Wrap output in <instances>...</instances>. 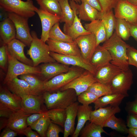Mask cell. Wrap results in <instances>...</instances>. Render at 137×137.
I'll return each mask as SVG.
<instances>
[{"instance_id":"1","label":"cell","mask_w":137,"mask_h":137,"mask_svg":"<svg viewBox=\"0 0 137 137\" xmlns=\"http://www.w3.org/2000/svg\"><path fill=\"white\" fill-rule=\"evenodd\" d=\"M102 46L109 52L112 58L111 63L123 70L129 68L127 52L130 45L118 36L115 31L104 42Z\"/></svg>"},{"instance_id":"2","label":"cell","mask_w":137,"mask_h":137,"mask_svg":"<svg viewBox=\"0 0 137 137\" xmlns=\"http://www.w3.org/2000/svg\"><path fill=\"white\" fill-rule=\"evenodd\" d=\"M77 95L73 89L56 92L45 91L43 94L44 104L47 110L55 109H66L77 101Z\"/></svg>"},{"instance_id":"3","label":"cell","mask_w":137,"mask_h":137,"mask_svg":"<svg viewBox=\"0 0 137 137\" xmlns=\"http://www.w3.org/2000/svg\"><path fill=\"white\" fill-rule=\"evenodd\" d=\"M31 33L32 40L27 54L32 60L33 66L37 67L42 63L56 62L50 55V51L48 45L38 37L35 31H32Z\"/></svg>"},{"instance_id":"4","label":"cell","mask_w":137,"mask_h":137,"mask_svg":"<svg viewBox=\"0 0 137 137\" xmlns=\"http://www.w3.org/2000/svg\"><path fill=\"white\" fill-rule=\"evenodd\" d=\"M0 6L8 12L28 18L33 16L38 9L32 0H0Z\"/></svg>"},{"instance_id":"5","label":"cell","mask_w":137,"mask_h":137,"mask_svg":"<svg viewBox=\"0 0 137 137\" xmlns=\"http://www.w3.org/2000/svg\"><path fill=\"white\" fill-rule=\"evenodd\" d=\"M85 70L81 67L73 66L67 72L60 74L44 84L45 91L53 92L59 90L62 87L81 75Z\"/></svg>"},{"instance_id":"6","label":"cell","mask_w":137,"mask_h":137,"mask_svg":"<svg viewBox=\"0 0 137 137\" xmlns=\"http://www.w3.org/2000/svg\"><path fill=\"white\" fill-rule=\"evenodd\" d=\"M7 54L8 67L7 73L3 81V84H5L8 82L21 75L27 74H40L39 67L29 65L19 61L11 56L7 50Z\"/></svg>"},{"instance_id":"7","label":"cell","mask_w":137,"mask_h":137,"mask_svg":"<svg viewBox=\"0 0 137 137\" xmlns=\"http://www.w3.org/2000/svg\"><path fill=\"white\" fill-rule=\"evenodd\" d=\"M133 74L129 68L123 70L113 79L110 86L112 93L119 94L129 96L128 91L133 83Z\"/></svg>"},{"instance_id":"8","label":"cell","mask_w":137,"mask_h":137,"mask_svg":"<svg viewBox=\"0 0 137 137\" xmlns=\"http://www.w3.org/2000/svg\"><path fill=\"white\" fill-rule=\"evenodd\" d=\"M7 15L14 25L16 31L15 38L26 46H30L32 38L28 24L29 18L13 13L8 12Z\"/></svg>"},{"instance_id":"9","label":"cell","mask_w":137,"mask_h":137,"mask_svg":"<svg viewBox=\"0 0 137 137\" xmlns=\"http://www.w3.org/2000/svg\"><path fill=\"white\" fill-rule=\"evenodd\" d=\"M114 9L116 18L124 19L131 24H137V6L127 0H118Z\"/></svg>"},{"instance_id":"10","label":"cell","mask_w":137,"mask_h":137,"mask_svg":"<svg viewBox=\"0 0 137 137\" xmlns=\"http://www.w3.org/2000/svg\"><path fill=\"white\" fill-rule=\"evenodd\" d=\"M97 81L94 75L89 71L85 70L79 76L62 87L59 90L63 91L73 89L77 96L87 91L93 83Z\"/></svg>"},{"instance_id":"11","label":"cell","mask_w":137,"mask_h":137,"mask_svg":"<svg viewBox=\"0 0 137 137\" xmlns=\"http://www.w3.org/2000/svg\"><path fill=\"white\" fill-rule=\"evenodd\" d=\"M50 56L57 62L65 65L81 67L90 72L94 75L97 69L86 61L82 56L65 55L50 52Z\"/></svg>"},{"instance_id":"12","label":"cell","mask_w":137,"mask_h":137,"mask_svg":"<svg viewBox=\"0 0 137 137\" xmlns=\"http://www.w3.org/2000/svg\"><path fill=\"white\" fill-rule=\"evenodd\" d=\"M20 97L22 99L21 109L27 113H41L47 110L43 107L44 103L43 94L39 95L26 94Z\"/></svg>"},{"instance_id":"13","label":"cell","mask_w":137,"mask_h":137,"mask_svg":"<svg viewBox=\"0 0 137 137\" xmlns=\"http://www.w3.org/2000/svg\"><path fill=\"white\" fill-rule=\"evenodd\" d=\"M74 41L79 48L83 59L90 63L92 57L96 47V40L95 35L91 33L81 36Z\"/></svg>"},{"instance_id":"14","label":"cell","mask_w":137,"mask_h":137,"mask_svg":"<svg viewBox=\"0 0 137 137\" xmlns=\"http://www.w3.org/2000/svg\"><path fill=\"white\" fill-rule=\"evenodd\" d=\"M46 42L50 52L65 55L82 57L80 49L74 41L66 42L49 39Z\"/></svg>"},{"instance_id":"15","label":"cell","mask_w":137,"mask_h":137,"mask_svg":"<svg viewBox=\"0 0 137 137\" xmlns=\"http://www.w3.org/2000/svg\"><path fill=\"white\" fill-rule=\"evenodd\" d=\"M36 12L40 19L42 27L41 39L46 42L49 39V31L57 23L60 22L61 16L51 14L40 8L37 9Z\"/></svg>"},{"instance_id":"16","label":"cell","mask_w":137,"mask_h":137,"mask_svg":"<svg viewBox=\"0 0 137 137\" xmlns=\"http://www.w3.org/2000/svg\"><path fill=\"white\" fill-rule=\"evenodd\" d=\"M79 4L75 1L70 0V4L71 7L74 8L77 14L81 20L85 21H90L99 19L100 12L89 5L84 0H81Z\"/></svg>"},{"instance_id":"17","label":"cell","mask_w":137,"mask_h":137,"mask_svg":"<svg viewBox=\"0 0 137 137\" xmlns=\"http://www.w3.org/2000/svg\"><path fill=\"white\" fill-rule=\"evenodd\" d=\"M21 97L12 93L7 87H1L0 106L15 112L21 109Z\"/></svg>"},{"instance_id":"18","label":"cell","mask_w":137,"mask_h":137,"mask_svg":"<svg viewBox=\"0 0 137 137\" xmlns=\"http://www.w3.org/2000/svg\"><path fill=\"white\" fill-rule=\"evenodd\" d=\"M121 111L119 106H110L100 108L92 111L89 121L103 128L105 122L110 117Z\"/></svg>"},{"instance_id":"19","label":"cell","mask_w":137,"mask_h":137,"mask_svg":"<svg viewBox=\"0 0 137 137\" xmlns=\"http://www.w3.org/2000/svg\"><path fill=\"white\" fill-rule=\"evenodd\" d=\"M69 65L56 62L45 63L39 67L42 80L46 81L62 73L67 72L70 67Z\"/></svg>"},{"instance_id":"20","label":"cell","mask_w":137,"mask_h":137,"mask_svg":"<svg viewBox=\"0 0 137 137\" xmlns=\"http://www.w3.org/2000/svg\"><path fill=\"white\" fill-rule=\"evenodd\" d=\"M123 70L110 62L97 69L94 77L97 82L110 85L113 79Z\"/></svg>"},{"instance_id":"21","label":"cell","mask_w":137,"mask_h":137,"mask_svg":"<svg viewBox=\"0 0 137 137\" xmlns=\"http://www.w3.org/2000/svg\"><path fill=\"white\" fill-rule=\"evenodd\" d=\"M26 46L15 38L7 45V50L12 57L25 64L33 66L32 60L28 58L24 53V49Z\"/></svg>"},{"instance_id":"22","label":"cell","mask_w":137,"mask_h":137,"mask_svg":"<svg viewBox=\"0 0 137 137\" xmlns=\"http://www.w3.org/2000/svg\"><path fill=\"white\" fill-rule=\"evenodd\" d=\"M31 114L25 112L22 109L14 112L8 118L6 127L21 134L23 130L28 126L27 119Z\"/></svg>"},{"instance_id":"23","label":"cell","mask_w":137,"mask_h":137,"mask_svg":"<svg viewBox=\"0 0 137 137\" xmlns=\"http://www.w3.org/2000/svg\"><path fill=\"white\" fill-rule=\"evenodd\" d=\"M78 102H74L66 109V116L64 127V137L72 135L75 131V121L79 106Z\"/></svg>"},{"instance_id":"24","label":"cell","mask_w":137,"mask_h":137,"mask_svg":"<svg viewBox=\"0 0 137 137\" xmlns=\"http://www.w3.org/2000/svg\"><path fill=\"white\" fill-rule=\"evenodd\" d=\"M84 25V28L86 30L95 36L96 47L107 40L106 30L102 20L96 19L89 23L85 24Z\"/></svg>"},{"instance_id":"25","label":"cell","mask_w":137,"mask_h":137,"mask_svg":"<svg viewBox=\"0 0 137 137\" xmlns=\"http://www.w3.org/2000/svg\"><path fill=\"white\" fill-rule=\"evenodd\" d=\"M112 58L109 51L102 46L96 47L92 57L90 63L97 70L110 62Z\"/></svg>"},{"instance_id":"26","label":"cell","mask_w":137,"mask_h":137,"mask_svg":"<svg viewBox=\"0 0 137 137\" xmlns=\"http://www.w3.org/2000/svg\"><path fill=\"white\" fill-rule=\"evenodd\" d=\"M74 13V18L72 24L70 26L64 25L63 30L64 33L71 37L74 41L78 37L91 33L86 30L82 25L81 20L77 14L75 9L71 7Z\"/></svg>"},{"instance_id":"27","label":"cell","mask_w":137,"mask_h":137,"mask_svg":"<svg viewBox=\"0 0 137 137\" xmlns=\"http://www.w3.org/2000/svg\"><path fill=\"white\" fill-rule=\"evenodd\" d=\"M16 35L14 25L8 17L0 22V36L4 44H8L15 38Z\"/></svg>"},{"instance_id":"28","label":"cell","mask_w":137,"mask_h":137,"mask_svg":"<svg viewBox=\"0 0 137 137\" xmlns=\"http://www.w3.org/2000/svg\"><path fill=\"white\" fill-rule=\"evenodd\" d=\"M92 111V107L90 106L79 105L77 112V124L75 131L72 135V137L79 136L80 131L84 127L86 122L88 121H90Z\"/></svg>"},{"instance_id":"29","label":"cell","mask_w":137,"mask_h":137,"mask_svg":"<svg viewBox=\"0 0 137 137\" xmlns=\"http://www.w3.org/2000/svg\"><path fill=\"white\" fill-rule=\"evenodd\" d=\"M5 84L10 91L20 97L26 94L32 95L31 88L28 83L18 77L8 82Z\"/></svg>"},{"instance_id":"30","label":"cell","mask_w":137,"mask_h":137,"mask_svg":"<svg viewBox=\"0 0 137 137\" xmlns=\"http://www.w3.org/2000/svg\"><path fill=\"white\" fill-rule=\"evenodd\" d=\"M126 97L122 94L112 93L99 97L93 103L95 109L105 107L108 105L114 107L119 106Z\"/></svg>"},{"instance_id":"31","label":"cell","mask_w":137,"mask_h":137,"mask_svg":"<svg viewBox=\"0 0 137 137\" xmlns=\"http://www.w3.org/2000/svg\"><path fill=\"white\" fill-rule=\"evenodd\" d=\"M34 74H24L19 76V77L28 83L31 88L32 95H42L44 92V85L45 81L39 78Z\"/></svg>"},{"instance_id":"32","label":"cell","mask_w":137,"mask_h":137,"mask_svg":"<svg viewBox=\"0 0 137 137\" xmlns=\"http://www.w3.org/2000/svg\"><path fill=\"white\" fill-rule=\"evenodd\" d=\"M99 19L102 20L104 22L107 40L112 35L115 29L116 18L112 10L106 13L100 12Z\"/></svg>"},{"instance_id":"33","label":"cell","mask_w":137,"mask_h":137,"mask_svg":"<svg viewBox=\"0 0 137 137\" xmlns=\"http://www.w3.org/2000/svg\"><path fill=\"white\" fill-rule=\"evenodd\" d=\"M62 12L60 22H64V25L70 26L72 24L74 18V13L71 8L68 0H58Z\"/></svg>"},{"instance_id":"34","label":"cell","mask_w":137,"mask_h":137,"mask_svg":"<svg viewBox=\"0 0 137 137\" xmlns=\"http://www.w3.org/2000/svg\"><path fill=\"white\" fill-rule=\"evenodd\" d=\"M103 128L99 125L90 122L82 128L79 135L81 137H101L102 133L108 134Z\"/></svg>"},{"instance_id":"35","label":"cell","mask_w":137,"mask_h":137,"mask_svg":"<svg viewBox=\"0 0 137 137\" xmlns=\"http://www.w3.org/2000/svg\"><path fill=\"white\" fill-rule=\"evenodd\" d=\"M36 0L40 8L51 14L61 16V9L58 0Z\"/></svg>"},{"instance_id":"36","label":"cell","mask_w":137,"mask_h":137,"mask_svg":"<svg viewBox=\"0 0 137 137\" xmlns=\"http://www.w3.org/2000/svg\"><path fill=\"white\" fill-rule=\"evenodd\" d=\"M104 127L110 128L117 132L125 134H128V128L123 120L114 115L105 122Z\"/></svg>"},{"instance_id":"37","label":"cell","mask_w":137,"mask_h":137,"mask_svg":"<svg viewBox=\"0 0 137 137\" xmlns=\"http://www.w3.org/2000/svg\"><path fill=\"white\" fill-rule=\"evenodd\" d=\"M130 28V24L125 20L116 18L115 32L124 41L129 40L131 36Z\"/></svg>"},{"instance_id":"38","label":"cell","mask_w":137,"mask_h":137,"mask_svg":"<svg viewBox=\"0 0 137 137\" xmlns=\"http://www.w3.org/2000/svg\"><path fill=\"white\" fill-rule=\"evenodd\" d=\"M51 120L46 113L37 121L32 123L30 126L32 129L36 130L40 136L46 137V133Z\"/></svg>"},{"instance_id":"39","label":"cell","mask_w":137,"mask_h":137,"mask_svg":"<svg viewBox=\"0 0 137 137\" xmlns=\"http://www.w3.org/2000/svg\"><path fill=\"white\" fill-rule=\"evenodd\" d=\"M49 39L66 42H72L74 41L71 37L61 30L59 26V22L55 24L50 30Z\"/></svg>"},{"instance_id":"40","label":"cell","mask_w":137,"mask_h":137,"mask_svg":"<svg viewBox=\"0 0 137 137\" xmlns=\"http://www.w3.org/2000/svg\"><path fill=\"white\" fill-rule=\"evenodd\" d=\"M47 113L52 122L64 127L66 116V109H51L47 110Z\"/></svg>"},{"instance_id":"41","label":"cell","mask_w":137,"mask_h":137,"mask_svg":"<svg viewBox=\"0 0 137 137\" xmlns=\"http://www.w3.org/2000/svg\"><path fill=\"white\" fill-rule=\"evenodd\" d=\"M87 91L92 92L98 97L112 93L110 85L97 82L93 83Z\"/></svg>"},{"instance_id":"42","label":"cell","mask_w":137,"mask_h":137,"mask_svg":"<svg viewBox=\"0 0 137 137\" xmlns=\"http://www.w3.org/2000/svg\"><path fill=\"white\" fill-rule=\"evenodd\" d=\"M98 98L92 92L86 91L77 96V100L82 105L88 106L93 103Z\"/></svg>"},{"instance_id":"43","label":"cell","mask_w":137,"mask_h":137,"mask_svg":"<svg viewBox=\"0 0 137 137\" xmlns=\"http://www.w3.org/2000/svg\"><path fill=\"white\" fill-rule=\"evenodd\" d=\"M127 55L129 65L137 68V49L130 45L127 49Z\"/></svg>"},{"instance_id":"44","label":"cell","mask_w":137,"mask_h":137,"mask_svg":"<svg viewBox=\"0 0 137 137\" xmlns=\"http://www.w3.org/2000/svg\"><path fill=\"white\" fill-rule=\"evenodd\" d=\"M64 131L57 124L51 122L47 129L46 137H59V133L64 132Z\"/></svg>"},{"instance_id":"45","label":"cell","mask_w":137,"mask_h":137,"mask_svg":"<svg viewBox=\"0 0 137 137\" xmlns=\"http://www.w3.org/2000/svg\"><path fill=\"white\" fill-rule=\"evenodd\" d=\"M101 7L102 13H106L114 9L118 0H98Z\"/></svg>"},{"instance_id":"46","label":"cell","mask_w":137,"mask_h":137,"mask_svg":"<svg viewBox=\"0 0 137 137\" xmlns=\"http://www.w3.org/2000/svg\"><path fill=\"white\" fill-rule=\"evenodd\" d=\"M7 45L4 44L0 48V66L6 70L8 57Z\"/></svg>"},{"instance_id":"47","label":"cell","mask_w":137,"mask_h":137,"mask_svg":"<svg viewBox=\"0 0 137 137\" xmlns=\"http://www.w3.org/2000/svg\"><path fill=\"white\" fill-rule=\"evenodd\" d=\"M127 116L126 125L129 128L137 129V114L128 113Z\"/></svg>"},{"instance_id":"48","label":"cell","mask_w":137,"mask_h":137,"mask_svg":"<svg viewBox=\"0 0 137 137\" xmlns=\"http://www.w3.org/2000/svg\"><path fill=\"white\" fill-rule=\"evenodd\" d=\"M46 111L41 113H35L31 114L27 119V123L28 126H30L32 123L37 121L46 113Z\"/></svg>"},{"instance_id":"49","label":"cell","mask_w":137,"mask_h":137,"mask_svg":"<svg viewBox=\"0 0 137 137\" xmlns=\"http://www.w3.org/2000/svg\"><path fill=\"white\" fill-rule=\"evenodd\" d=\"M126 111L128 113H132L137 114V101L128 102L126 107Z\"/></svg>"},{"instance_id":"50","label":"cell","mask_w":137,"mask_h":137,"mask_svg":"<svg viewBox=\"0 0 137 137\" xmlns=\"http://www.w3.org/2000/svg\"><path fill=\"white\" fill-rule=\"evenodd\" d=\"M18 133L10 128L6 127L1 133L0 137H14L16 136Z\"/></svg>"},{"instance_id":"51","label":"cell","mask_w":137,"mask_h":137,"mask_svg":"<svg viewBox=\"0 0 137 137\" xmlns=\"http://www.w3.org/2000/svg\"><path fill=\"white\" fill-rule=\"evenodd\" d=\"M30 126H28L22 132L21 134L26 135L27 137H39V134L33 131Z\"/></svg>"},{"instance_id":"52","label":"cell","mask_w":137,"mask_h":137,"mask_svg":"<svg viewBox=\"0 0 137 137\" xmlns=\"http://www.w3.org/2000/svg\"><path fill=\"white\" fill-rule=\"evenodd\" d=\"M14 112L7 108L0 106V117L8 118Z\"/></svg>"},{"instance_id":"53","label":"cell","mask_w":137,"mask_h":137,"mask_svg":"<svg viewBox=\"0 0 137 137\" xmlns=\"http://www.w3.org/2000/svg\"><path fill=\"white\" fill-rule=\"evenodd\" d=\"M81 0H80V1ZM89 5L95 8L99 11L102 12V9L98 0H84Z\"/></svg>"},{"instance_id":"54","label":"cell","mask_w":137,"mask_h":137,"mask_svg":"<svg viewBox=\"0 0 137 137\" xmlns=\"http://www.w3.org/2000/svg\"><path fill=\"white\" fill-rule=\"evenodd\" d=\"M130 31L131 36L137 42V24H130Z\"/></svg>"},{"instance_id":"55","label":"cell","mask_w":137,"mask_h":137,"mask_svg":"<svg viewBox=\"0 0 137 137\" xmlns=\"http://www.w3.org/2000/svg\"><path fill=\"white\" fill-rule=\"evenodd\" d=\"M8 118L0 117V131L3 129H4L7 126Z\"/></svg>"},{"instance_id":"56","label":"cell","mask_w":137,"mask_h":137,"mask_svg":"<svg viewBox=\"0 0 137 137\" xmlns=\"http://www.w3.org/2000/svg\"><path fill=\"white\" fill-rule=\"evenodd\" d=\"M128 137H137V129L128 128Z\"/></svg>"},{"instance_id":"57","label":"cell","mask_w":137,"mask_h":137,"mask_svg":"<svg viewBox=\"0 0 137 137\" xmlns=\"http://www.w3.org/2000/svg\"><path fill=\"white\" fill-rule=\"evenodd\" d=\"M132 4L137 6V0H127Z\"/></svg>"},{"instance_id":"58","label":"cell","mask_w":137,"mask_h":137,"mask_svg":"<svg viewBox=\"0 0 137 137\" xmlns=\"http://www.w3.org/2000/svg\"><path fill=\"white\" fill-rule=\"evenodd\" d=\"M73 1H75L76 3H81V1L80 0H71Z\"/></svg>"},{"instance_id":"59","label":"cell","mask_w":137,"mask_h":137,"mask_svg":"<svg viewBox=\"0 0 137 137\" xmlns=\"http://www.w3.org/2000/svg\"><path fill=\"white\" fill-rule=\"evenodd\" d=\"M135 100L137 101V95H136L135 97Z\"/></svg>"},{"instance_id":"60","label":"cell","mask_w":137,"mask_h":137,"mask_svg":"<svg viewBox=\"0 0 137 137\" xmlns=\"http://www.w3.org/2000/svg\"></svg>"}]
</instances>
